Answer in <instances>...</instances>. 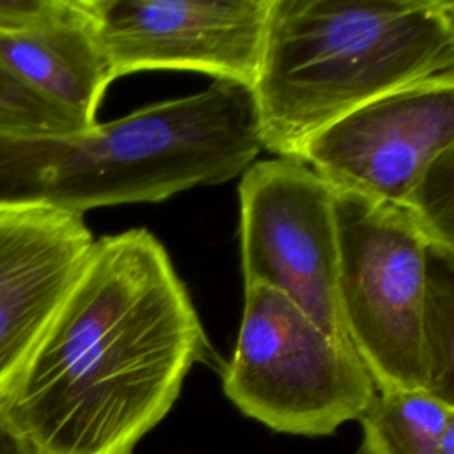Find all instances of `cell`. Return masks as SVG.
I'll return each instance as SVG.
<instances>
[{"mask_svg": "<svg viewBox=\"0 0 454 454\" xmlns=\"http://www.w3.org/2000/svg\"><path fill=\"white\" fill-rule=\"evenodd\" d=\"M94 236L82 215L0 207V410L83 273Z\"/></svg>", "mask_w": 454, "mask_h": 454, "instance_id": "ba28073f", "label": "cell"}, {"mask_svg": "<svg viewBox=\"0 0 454 454\" xmlns=\"http://www.w3.org/2000/svg\"><path fill=\"white\" fill-rule=\"evenodd\" d=\"M449 154H454V76H438L333 121L300 147L296 160L337 193L404 209Z\"/></svg>", "mask_w": 454, "mask_h": 454, "instance_id": "8992f818", "label": "cell"}, {"mask_svg": "<svg viewBox=\"0 0 454 454\" xmlns=\"http://www.w3.org/2000/svg\"><path fill=\"white\" fill-rule=\"evenodd\" d=\"M223 394L266 427L326 436L358 420L376 385L349 340L326 335L298 305L266 286L245 287Z\"/></svg>", "mask_w": 454, "mask_h": 454, "instance_id": "277c9868", "label": "cell"}, {"mask_svg": "<svg viewBox=\"0 0 454 454\" xmlns=\"http://www.w3.org/2000/svg\"><path fill=\"white\" fill-rule=\"evenodd\" d=\"M71 5V0H0V35H14L39 28Z\"/></svg>", "mask_w": 454, "mask_h": 454, "instance_id": "7c38bea8", "label": "cell"}, {"mask_svg": "<svg viewBox=\"0 0 454 454\" xmlns=\"http://www.w3.org/2000/svg\"><path fill=\"white\" fill-rule=\"evenodd\" d=\"M454 76L450 0H271L252 83L264 149L296 158L355 108Z\"/></svg>", "mask_w": 454, "mask_h": 454, "instance_id": "7a4b0ae2", "label": "cell"}, {"mask_svg": "<svg viewBox=\"0 0 454 454\" xmlns=\"http://www.w3.org/2000/svg\"><path fill=\"white\" fill-rule=\"evenodd\" d=\"M0 67L85 128L98 124L96 112L115 80L87 0H71L62 16L39 28L0 35Z\"/></svg>", "mask_w": 454, "mask_h": 454, "instance_id": "9c48e42d", "label": "cell"}, {"mask_svg": "<svg viewBox=\"0 0 454 454\" xmlns=\"http://www.w3.org/2000/svg\"><path fill=\"white\" fill-rule=\"evenodd\" d=\"M0 126L44 135L89 131L78 119L43 99L0 67Z\"/></svg>", "mask_w": 454, "mask_h": 454, "instance_id": "8fae6325", "label": "cell"}, {"mask_svg": "<svg viewBox=\"0 0 454 454\" xmlns=\"http://www.w3.org/2000/svg\"><path fill=\"white\" fill-rule=\"evenodd\" d=\"M339 307L376 390L454 403V252L401 207L335 192Z\"/></svg>", "mask_w": 454, "mask_h": 454, "instance_id": "3957f363", "label": "cell"}, {"mask_svg": "<svg viewBox=\"0 0 454 454\" xmlns=\"http://www.w3.org/2000/svg\"><path fill=\"white\" fill-rule=\"evenodd\" d=\"M239 248L245 287L266 286L326 335L349 340L339 307L335 192L296 158L259 160L241 174Z\"/></svg>", "mask_w": 454, "mask_h": 454, "instance_id": "5b68a950", "label": "cell"}, {"mask_svg": "<svg viewBox=\"0 0 454 454\" xmlns=\"http://www.w3.org/2000/svg\"><path fill=\"white\" fill-rule=\"evenodd\" d=\"M358 420V454H454V403L434 394L376 392Z\"/></svg>", "mask_w": 454, "mask_h": 454, "instance_id": "30bf717a", "label": "cell"}, {"mask_svg": "<svg viewBox=\"0 0 454 454\" xmlns=\"http://www.w3.org/2000/svg\"><path fill=\"white\" fill-rule=\"evenodd\" d=\"M114 76L176 69L252 87L271 0H87Z\"/></svg>", "mask_w": 454, "mask_h": 454, "instance_id": "52a82bcc", "label": "cell"}, {"mask_svg": "<svg viewBox=\"0 0 454 454\" xmlns=\"http://www.w3.org/2000/svg\"><path fill=\"white\" fill-rule=\"evenodd\" d=\"M0 454H41L14 426L5 410H0Z\"/></svg>", "mask_w": 454, "mask_h": 454, "instance_id": "4fadbf2b", "label": "cell"}, {"mask_svg": "<svg viewBox=\"0 0 454 454\" xmlns=\"http://www.w3.org/2000/svg\"><path fill=\"white\" fill-rule=\"evenodd\" d=\"M204 348L165 247L145 229L101 236L5 411L41 454H133Z\"/></svg>", "mask_w": 454, "mask_h": 454, "instance_id": "6da1fadb", "label": "cell"}]
</instances>
